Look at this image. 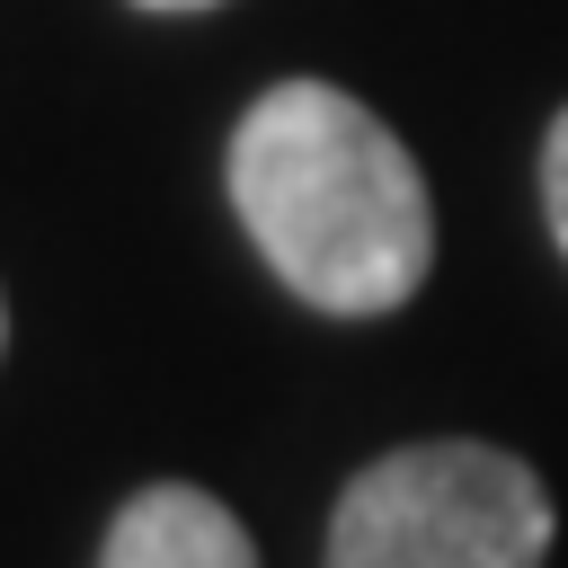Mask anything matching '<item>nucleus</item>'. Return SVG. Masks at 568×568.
<instances>
[{"label": "nucleus", "instance_id": "obj_5", "mask_svg": "<svg viewBox=\"0 0 568 568\" xmlns=\"http://www.w3.org/2000/svg\"><path fill=\"white\" fill-rule=\"evenodd\" d=\"M142 9H213V0H142Z\"/></svg>", "mask_w": 568, "mask_h": 568}, {"label": "nucleus", "instance_id": "obj_1", "mask_svg": "<svg viewBox=\"0 0 568 568\" xmlns=\"http://www.w3.org/2000/svg\"><path fill=\"white\" fill-rule=\"evenodd\" d=\"M231 204L266 266L320 311H390L426 284L435 213L408 142L328 80H275L231 142Z\"/></svg>", "mask_w": 568, "mask_h": 568}, {"label": "nucleus", "instance_id": "obj_2", "mask_svg": "<svg viewBox=\"0 0 568 568\" xmlns=\"http://www.w3.org/2000/svg\"><path fill=\"white\" fill-rule=\"evenodd\" d=\"M550 497L497 444H408L346 479L320 568H541Z\"/></svg>", "mask_w": 568, "mask_h": 568}, {"label": "nucleus", "instance_id": "obj_3", "mask_svg": "<svg viewBox=\"0 0 568 568\" xmlns=\"http://www.w3.org/2000/svg\"><path fill=\"white\" fill-rule=\"evenodd\" d=\"M98 568H257V550H248V532L222 497H204L186 479H160L106 524Z\"/></svg>", "mask_w": 568, "mask_h": 568}, {"label": "nucleus", "instance_id": "obj_4", "mask_svg": "<svg viewBox=\"0 0 568 568\" xmlns=\"http://www.w3.org/2000/svg\"><path fill=\"white\" fill-rule=\"evenodd\" d=\"M541 204H550V231H559V248H568V115H559L550 142H541Z\"/></svg>", "mask_w": 568, "mask_h": 568}]
</instances>
